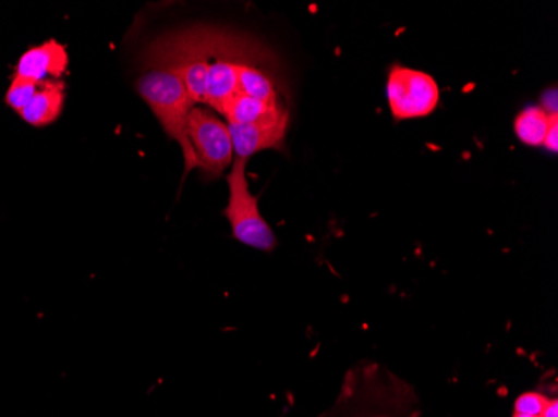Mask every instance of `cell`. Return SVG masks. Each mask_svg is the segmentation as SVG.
Instances as JSON below:
<instances>
[{"instance_id":"9","label":"cell","mask_w":558,"mask_h":417,"mask_svg":"<svg viewBox=\"0 0 558 417\" xmlns=\"http://www.w3.org/2000/svg\"><path fill=\"white\" fill-rule=\"evenodd\" d=\"M238 87L241 94L253 99L263 100V102H281L275 79L258 65H238Z\"/></svg>"},{"instance_id":"12","label":"cell","mask_w":558,"mask_h":417,"mask_svg":"<svg viewBox=\"0 0 558 417\" xmlns=\"http://www.w3.org/2000/svg\"><path fill=\"white\" fill-rule=\"evenodd\" d=\"M548 397L541 393H525L517 397L515 413L526 416H542L545 407L548 406Z\"/></svg>"},{"instance_id":"4","label":"cell","mask_w":558,"mask_h":417,"mask_svg":"<svg viewBox=\"0 0 558 417\" xmlns=\"http://www.w3.org/2000/svg\"><path fill=\"white\" fill-rule=\"evenodd\" d=\"M387 97L395 121L426 118L440 103V87L426 72L393 65L387 81Z\"/></svg>"},{"instance_id":"11","label":"cell","mask_w":558,"mask_h":417,"mask_svg":"<svg viewBox=\"0 0 558 417\" xmlns=\"http://www.w3.org/2000/svg\"><path fill=\"white\" fill-rule=\"evenodd\" d=\"M37 90H39V84L34 83V81L22 79V77L15 75L14 81L9 86L8 94H5V102H8L9 108L21 114L27 108V103L36 96Z\"/></svg>"},{"instance_id":"10","label":"cell","mask_w":558,"mask_h":417,"mask_svg":"<svg viewBox=\"0 0 558 417\" xmlns=\"http://www.w3.org/2000/svg\"><path fill=\"white\" fill-rule=\"evenodd\" d=\"M551 115L544 108H529L520 112L515 119L517 137L526 146H542L550 127Z\"/></svg>"},{"instance_id":"7","label":"cell","mask_w":558,"mask_h":417,"mask_svg":"<svg viewBox=\"0 0 558 417\" xmlns=\"http://www.w3.org/2000/svg\"><path fill=\"white\" fill-rule=\"evenodd\" d=\"M221 114L230 125L269 124L290 118L283 102H263L241 93L225 103Z\"/></svg>"},{"instance_id":"15","label":"cell","mask_w":558,"mask_h":417,"mask_svg":"<svg viewBox=\"0 0 558 417\" xmlns=\"http://www.w3.org/2000/svg\"><path fill=\"white\" fill-rule=\"evenodd\" d=\"M513 417H541V416H526V414H513Z\"/></svg>"},{"instance_id":"6","label":"cell","mask_w":558,"mask_h":417,"mask_svg":"<svg viewBox=\"0 0 558 417\" xmlns=\"http://www.w3.org/2000/svg\"><path fill=\"white\" fill-rule=\"evenodd\" d=\"M290 118L256 125H230L236 158L250 159L266 149H283Z\"/></svg>"},{"instance_id":"8","label":"cell","mask_w":558,"mask_h":417,"mask_svg":"<svg viewBox=\"0 0 558 417\" xmlns=\"http://www.w3.org/2000/svg\"><path fill=\"white\" fill-rule=\"evenodd\" d=\"M64 84L47 81V83L40 84L36 96L21 112V118L34 127H46V125L58 121L59 115L64 111Z\"/></svg>"},{"instance_id":"2","label":"cell","mask_w":558,"mask_h":417,"mask_svg":"<svg viewBox=\"0 0 558 417\" xmlns=\"http://www.w3.org/2000/svg\"><path fill=\"white\" fill-rule=\"evenodd\" d=\"M246 164L247 159L236 158L231 165L230 174L226 179L230 196L225 214L230 221L233 236L240 243L269 253L276 247L275 232L259 212L258 197L251 193Z\"/></svg>"},{"instance_id":"3","label":"cell","mask_w":558,"mask_h":417,"mask_svg":"<svg viewBox=\"0 0 558 417\" xmlns=\"http://www.w3.org/2000/svg\"><path fill=\"white\" fill-rule=\"evenodd\" d=\"M187 136L196 156L197 169L206 179H218L233 165L234 149L230 125L209 109H191Z\"/></svg>"},{"instance_id":"1","label":"cell","mask_w":558,"mask_h":417,"mask_svg":"<svg viewBox=\"0 0 558 417\" xmlns=\"http://www.w3.org/2000/svg\"><path fill=\"white\" fill-rule=\"evenodd\" d=\"M137 93L149 106L169 139L180 144L184 158V175L197 168L196 156L187 136L191 102L180 75L166 69L146 72L136 84Z\"/></svg>"},{"instance_id":"14","label":"cell","mask_w":558,"mask_h":417,"mask_svg":"<svg viewBox=\"0 0 558 417\" xmlns=\"http://www.w3.org/2000/svg\"><path fill=\"white\" fill-rule=\"evenodd\" d=\"M541 417H558V401H548V406L545 407V410L542 413Z\"/></svg>"},{"instance_id":"13","label":"cell","mask_w":558,"mask_h":417,"mask_svg":"<svg viewBox=\"0 0 558 417\" xmlns=\"http://www.w3.org/2000/svg\"><path fill=\"white\" fill-rule=\"evenodd\" d=\"M542 146L550 152H557L558 149V114L551 115L550 127H548L547 136H545Z\"/></svg>"},{"instance_id":"5","label":"cell","mask_w":558,"mask_h":417,"mask_svg":"<svg viewBox=\"0 0 558 417\" xmlns=\"http://www.w3.org/2000/svg\"><path fill=\"white\" fill-rule=\"evenodd\" d=\"M69 54L58 40H47L40 46L31 47L22 54L17 64V77L34 81L37 84L47 83L49 77L58 79L68 71Z\"/></svg>"}]
</instances>
